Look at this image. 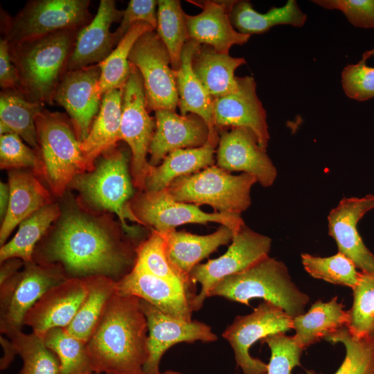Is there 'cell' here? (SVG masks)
Listing matches in <instances>:
<instances>
[{
  "label": "cell",
  "mask_w": 374,
  "mask_h": 374,
  "mask_svg": "<svg viewBox=\"0 0 374 374\" xmlns=\"http://www.w3.org/2000/svg\"><path fill=\"white\" fill-rule=\"evenodd\" d=\"M123 88L106 92L87 136L80 143L87 171L94 168L98 157L121 141Z\"/></svg>",
  "instance_id": "83f0119b"
},
{
  "label": "cell",
  "mask_w": 374,
  "mask_h": 374,
  "mask_svg": "<svg viewBox=\"0 0 374 374\" xmlns=\"http://www.w3.org/2000/svg\"><path fill=\"white\" fill-rule=\"evenodd\" d=\"M370 57L369 51H366L360 61L348 64L342 71V88L351 99L364 101L374 98V67L366 64Z\"/></svg>",
  "instance_id": "bcb514c9"
},
{
  "label": "cell",
  "mask_w": 374,
  "mask_h": 374,
  "mask_svg": "<svg viewBox=\"0 0 374 374\" xmlns=\"http://www.w3.org/2000/svg\"><path fill=\"white\" fill-rule=\"evenodd\" d=\"M8 175L10 201L0 229L1 246L23 220L53 203L51 193L33 170H10Z\"/></svg>",
  "instance_id": "484cf974"
},
{
  "label": "cell",
  "mask_w": 374,
  "mask_h": 374,
  "mask_svg": "<svg viewBox=\"0 0 374 374\" xmlns=\"http://www.w3.org/2000/svg\"><path fill=\"white\" fill-rule=\"evenodd\" d=\"M235 1H190L202 11L197 15H186L189 39L210 46L222 54H229L235 44L247 43L251 35L236 30L230 19L229 13Z\"/></svg>",
  "instance_id": "cb8c5ba5"
},
{
  "label": "cell",
  "mask_w": 374,
  "mask_h": 374,
  "mask_svg": "<svg viewBox=\"0 0 374 374\" xmlns=\"http://www.w3.org/2000/svg\"><path fill=\"white\" fill-rule=\"evenodd\" d=\"M130 64V75L123 93L121 141H124L131 151L130 174L134 186L143 191L152 166L147 155L156 121L149 114L141 75L137 68Z\"/></svg>",
  "instance_id": "30bf717a"
},
{
  "label": "cell",
  "mask_w": 374,
  "mask_h": 374,
  "mask_svg": "<svg viewBox=\"0 0 374 374\" xmlns=\"http://www.w3.org/2000/svg\"><path fill=\"white\" fill-rule=\"evenodd\" d=\"M218 142L217 131L210 133L207 141L201 147L177 149L170 152L159 165L151 166L144 190L165 189L180 177L196 173L213 166Z\"/></svg>",
  "instance_id": "4316f807"
},
{
  "label": "cell",
  "mask_w": 374,
  "mask_h": 374,
  "mask_svg": "<svg viewBox=\"0 0 374 374\" xmlns=\"http://www.w3.org/2000/svg\"><path fill=\"white\" fill-rule=\"evenodd\" d=\"M368 51L370 53L371 56H374V48Z\"/></svg>",
  "instance_id": "11a10c76"
},
{
  "label": "cell",
  "mask_w": 374,
  "mask_h": 374,
  "mask_svg": "<svg viewBox=\"0 0 374 374\" xmlns=\"http://www.w3.org/2000/svg\"><path fill=\"white\" fill-rule=\"evenodd\" d=\"M348 310H344L337 296L328 302L321 300L314 303L309 310L293 318L292 329L295 341L304 350L326 336L346 327Z\"/></svg>",
  "instance_id": "f546056e"
},
{
  "label": "cell",
  "mask_w": 374,
  "mask_h": 374,
  "mask_svg": "<svg viewBox=\"0 0 374 374\" xmlns=\"http://www.w3.org/2000/svg\"><path fill=\"white\" fill-rule=\"evenodd\" d=\"M373 209V195L344 197L328 215V233L335 240L338 252L348 258L361 271L368 273H374V255L364 244L357 226Z\"/></svg>",
  "instance_id": "d6986e66"
},
{
  "label": "cell",
  "mask_w": 374,
  "mask_h": 374,
  "mask_svg": "<svg viewBox=\"0 0 374 374\" xmlns=\"http://www.w3.org/2000/svg\"><path fill=\"white\" fill-rule=\"evenodd\" d=\"M156 33L165 44L173 71L179 70L181 53L189 40L186 14L178 0H159Z\"/></svg>",
  "instance_id": "8d00e7d4"
},
{
  "label": "cell",
  "mask_w": 374,
  "mask_h": 374,
  "mask_svg": "<svg viewBox=\"0 0 374 374\" xmlns=\"http://www.w3.org/2000/svg\"><path fill=\"white\" fill-rule=\"evenodd\" d=\"M256 182L250 175H232L213 165L175 179L166 189L177 201L240 215L251 204V190Z\"/></svg>",
  "instance_id": "52a82bcc"
},
{
  "label": "cell",
  "mask_w": 374,
  "mask_h": 374,
  "mask_svg": "<svg viewBox=\"0 0 374 374\" xmlns=\"http://www.w3.org/2000/svg\"><path fill=\"white\" fill-rule=\"evenodd\" d=\"M136 252L135 265L157 277L179 284L190 293L196 294L193 291L195 286L182 277L168 260L165 240L160 232L152 230L147 239L138 245Z\"/></svg>",
  "instance_id": "60d3db41"
},
{
  "label": "cell",
  "mask_w": 374,
  "mask_h": 374,
  "mask_svg": "<svg viewBox=\"0 0 374 374\" xmlns=\"http://www.w3.org/2000/svg\"><path fill=\"white\" fill-rule=\"evenodd\" d=\"M157 1L131 0L125 10L120 26L114 33L117 43L126 35L131 27L137 22H146L155 30L157 26Z\"/></svg>",
  "instance_id": "c3c4849f"
},
{
  "label": "cell",
  "mask_w": 374,
  "mask_h": 374,
  "mask_svg": "<svg viewBox=\"0 0 374 374\" xmlns=\"http://www.w3.org/2000/svg\"><path fill=\"white\" fill-rule=\"evenodd\" d=\"M79 30H63L31 40L8 43L19 77L20 91L28 100L53 103Z\"/></svg>",
  "instance_id": "3957f363"
},
{
  "label": "cell",
  "mask_w": 374,
  "mask_h": 374,
  "mask_svg": "<svg viewBox=\"0 0 374 374\" xmlns=\"http://www.w3.org/2000/svg\"><path fill=\"white\" fill-rule=\"evenodd\" d=\"M0 85L3 89L20 91L19 77L11 60L9 44L2 38L0 40Z\"/></svg>",
  "instance_id": "681fc988"
},
{
  "label": "cell",
  "mask_w": 374,
  "mask_h": 374,
  "mask_svg": "<svg viewBox=\"0 0 374 374\" xmlns=\"http://www.w3.org/2000/svg\"><path fill=\"white\" fill-rule=\"evenodd\" d=\"M199 44L190 39L185 44L181 66L175 71L178 107L181 115L193 113L201 116L208 124L210 133H214L218 131L213 123L214 99L198 80L191 66L193 55Z\"/></svg>",
  "instance_id": "4dcf8cb0"
},
{
  "label": "cell",
  "mask_w": 374,
  "mask_h": 374,
  "mask_svg": "<svg viewBox=\"0 0 374 374\" xmlns=\"http://www.w3.org/2000/svg\"><path fill=\"white\" fill-rule=\"evenodd\" d=\"M24 262L16 258L8 259L1 263L0 284L19 271Z\"/></svg>",
  "instance_id": "f907efd6"
},
{
  "label": "cell",
  "mask_w": 374,
  "mask_h": 374,
  "mask_svg": "<svg viewBox=\"0 0 374 374\" xmlns=\"http://www.w3.org/2000/svg\"><path fill=\"white\" fill-rule=\"evenodd\" d=\"M325 339L341 343L346 349L341 365L335 374H374V341L353 337L346 327L328 335Z\"/></svg>",
  "instance_id": "7bdbcfd3"
},
{
  "label": "cell",
  "mask_w": 374,
  "mask_h": 374,
  "mask_svg": "<svg viewBox=\"0 0 374 374\" xmlns=\"http://www.w3.org/2000/svg\"><path fill=\"white\" fill-rule=\"evenodd\" d=\"M301 262L311 276L332 284L353 289L359 278L354 263L339 252L329 257L302 253Z\"/></svg>",
  "instance_id": "b9f144b4"
},
{
  "label": "cell",
  "mask_w": 374,
  "mask_h": 374,
  "mask_svg": "<svg viewBox=\"0 0 374 374\" xmlns=\"http://www.w3.org/2000/svg\"><path fill=\"white\" fill-rule=\"evenodd\" d=\"M271 242L269 237L257 233L244 224L234 233L231 244L223 255L196 265L189 278L193 285L200 284L201 289L191 301L193 311L201 309L210 292L220 281L269 256Z\"/></svg>",
  "instance_id": "7c38bea8"
},
{
  "label": "cell",
  "mask_w": 374,
  "mask_h": 374,
  "mask_svg": "<svg viewBox=\"0 0 374 374\" xmlns=\"http://www.w3.org/2000/svg\"><path fill=\"white\" fill-rule=\"evenodd\" d=\"M148 333L141 299L115 291L87 343L93 372L145 374Z\"/></svg>",
  "instance_id": "7a4b0ae2"
},
{
  "label": "cell",
  "mask_w": 374,
  "mask_h": 374,
  "mask_svg": "<svg viewBox=\"0 0 374 374\" xmlns=\"http://www.w3.org/2000/svg\"><path fill=\"white\" fill-rule=\"evenodd\" d=\"M115 291L136 296L178 319L192 321L191 301L195 294L179 284L157 277L136 265L116 282Z\"/></svg>",
  "instance_id": "ffe728a7"
},
{
  "label": "cell",
  "mask_w": 374,
  "mask_h": 374,
  "mask_svg": "<svg viewBox=\"0 0 374 374\" xmlns=\"http://www.w3.org/2000/svg\"><path fill=\"white\" fill-rule=\"evenodd\" d=\"M129 157L127 151L117 145L97 158L92 170L75 176L69 186L78 192L77 200L84 207L116 215L124 231L132 239L136 231L126 223V220L136 222L128 206L134 186Z\"/></svg>",
  "instance_id": "277c9868"
},
{
  "label": "cell",
  "mask_w": 374,
  "mask_h": 374,
  "mask_svg": "<svg viewBox=\"0 0 374 374\" xmlns=\"http://www.w3.org/2000/svg\"><path fill=\"white\" fill-rule=\"evenodd\" d=\"M260 341L266 344L271 351L267 374H292V370L301 365L304 349L295 341L293 336L279 332L269 335Z\"/></svg>",
  "instance_id": "ee69618b"
},
{
  "label": "cell",
  "mask_w": 374,
  "mask_h": 374,
  "mask_svg": "<svg viewBox=\"0 0 374 374\" xmlns=\"http://www.w3.org/2000/svg\"><path fill=\"white\" fill-rule=\"evenodd\" d=\"M0 341L3 351V357L1 359L0 368L1 370H3L10 364L17 354L10 339L8 340L1 337Z\"/></svg>",
  "instance_id": "816d5d0a"
},
{
  "label": "cell",
  "mask_w": 374,
  "mask_h": 374,
  "mask_svg": "<svg viewBox=\"0 0 374 374\" xmlns=\"http://www.w3.org/2000/svg\"><path fill=\"white\" fill-rule=\"evenodd\" d=\"M123 10L113 0H100L96 15L78 31L66 71L80 69L100 64L112 52L118 43L110 31L112 23L121 21Z\"/></svg>",
  "instance_id": "603a6c76"
},
{
  "label": "cell",
  "mask_w": 374,
  "mask_h": 374,
  "mask_svg": "<svg viewBox=\"0 0 374 374\" xmlns=\"http://www.w3.org/2000/svg\"><path fill=\"white\" fill-rule=\"evenodd\" d=\"M292 322L283 309L264 301L250 314L235 317L222 337L231 346L236 365L244 374H267V364L251 356L249 349L258 340L292 329Z\"/></svg>",
  "instance_id": "5bb4252c"
},
{
  "label": "cell",
  "mask_w": 374,
  "mask_h": 374,
  "mask_svg": "<svg viewBox=\"0 0 374 374\" xmlns=\"http://www.w3.org/2000/svg\"><path fill=\"white\" fill-rule=\"evenodd\" d=\"M44 105L28 100L18 91L3 89L0 94V133L16 134L36 152L35 118Z\"/></svg>",
  "instance_id": "d6a6232c"
},
{
  "label": "cell",
  "mask_w": 374,
  "mask_h": 374,
  "mask_svg": "<svg viewBox=\"0 0 374 374\" xmlns=\"http://www.w3.org/2000/svg\"><path fill=\"white\" fill-rule=\"evenodd\" d=\"M129 62L141 75L149 112L175 111L179 98L175 71L169 53L154 30L145 33L136 41Z\"/></svg>",
  "instance_id": "4fadbf2b"
},
{
  "label": "cell",
  "mask_w": 374,
  "mask_h": 374,
  "mask_svg": "<svg viewBox=\"0 0 374 374\" xmlns=\"http://www.w3.org/2000/svg\"><path fill=\"white\" fill-rule=\"evenodd\" d=\"M315 4L343 12L354 26L374 28V0H315Z\"/></svg>",
  "instance_id": "7dc6e473"
},
{
  "label": "cell",
  "mask_w": 374,
  "mask_h": 374,
  "mask_svg": "<svg viewBox=\"0 0 374 374\" xmlns=\"http://www.w3.org/2000/svg\"><path fill=\"white\" fill-rule=\"evenodd\" d=\"M60 214L61 206L53 202L23 220L14 237L1 247V263L12 258H19L24 262L33 261L37 244Z\"/></svg>",
  "instance_id": "836d02e7"
},
{
  "label": "cell",
  "mask_w": 374,
  "mask_h": 374,
  "mask_svg": "<svg viewBox=\"0 0 374 374\" xmlns=\"http://www.w3.org/2000/svg\"><path fill=\"white\" fill-rule=\"evenodd\" d=\"M161 374H184V373L179 371H177L168 370L164 372H161Z\"/></svg>",
  "instance_id": "db71d44e"
},
{
  "label": "cell",
  "mask_w": 374,
  "mask_h": 374,
  "mask_svg": "<svg viewBox=\"0 0 374 374\" xmlns=\"http://www.w3.org/2000/svg\"><path fill=\"white\" fill-rule=\"evenodd\" d=\"M216 162V166L228 172L241 171L250 175L265 188L271 186L277 177L276 168L266 150L260 147L255 134L244 127L222 130Z\"/></svg>",
  "instance_id": "e0dca14e"
},
{
  "label": "cell",
  "mask_w": 374,
  "mask_h": 374,
  "mask_svg": "<svg viewBox=\"0 0 374 374\" xmlns=\"http://www.w3.org/2000/svg\"><path fill=\"white\" fill-rule=\"evenodd\" d=\"M155 30L146 22L134 24L121 39L109 55L102 62L97 91L100 98L107 91L123 89L128 79L129 56L136 41L145 33Z\"/></svg>",
  "instance_id": "d590c367"
},
{
  "label": "cell",
  "mask_w": 374,
  "mask_h": 374,
  "mask_svg": "<svg viewBox=\"0 0 374 374\" xmlns=\"http://www.w3.org/2000/svg\"><path fill=\"white\" fill-rule=\"evenodd\" d=\"M46 346L57 357L60 374H88L93 372L87 343L75 337L66 328H53L43 336Z\"/></svg>",
  "instance_id": "74e56055"
},
{
  "label": "cell",
  "mask_w": 374,
  "mask_h": 374,
  "mask_svg": "<svg viewBox=\"0 0 374 374\" xmlns=\"http://www.w3.org/2000/svg\"><path fill=\"white\" fill-rule=\"evenodd\" d=\"M39 170L37 175L61 197L74 177L87 171L73 124L67 115L43 108L36 116Z\"/></svg>",
  "instance_id": "8992f818"
},
{
  "label": "cell",
  "mask_w": 374,
  "mask_h": 374,
  "mask_svg": "<svg viewBox=\"0 0 374 374\" xmlns=\"http://www.w3.org/2000/svg\"><path fill=\"white\" fill-rule=\"evenodd\" d=\"M69 278L59 265L24 262V268L0 284V332L20 331L30 308L51 287Z\"/></svg>",
  "instance_id": "8fae6325"
},
{
  "label": "cell",
  "mask_w": 374,
  "mask_h": 374,
  "mask_svg": "<svg viewBox=\"0 0 374 374\" xmlns=\"http://www.w3.org/2000/svg\"><path fill=\"white\" fill-rule=\"evenodd\" d=\"M141 307L148 328L149 356L144 366L145 374H161L159 364L161 357L175 344L197 341L211 343L217 339V335L205 323L178 319L142 299Z\"/></svg>",
  "instance_id": "9a60e30c"
},
{
  "label": "cell",
  "mask_w": 374,
  "mask_h": 374,
  "mask_svg": "<svg viewBox=\"0 0 374 374\" xmlns=\"http://www.w3.org/2000/svg\"><path fill=\"white\" fill-rule=\"evenodd\" d=\"M88 292L70 324L69 332L87 343L105 310L107 303L115 292L114 280L105 276L84 277Z\"/></svg>",
  "instance_id": "e575fe53"
},
{
  "label": "cell",
  "mask_w": 374,
  "mask_h": 374,
  "mask_svg": "<svg viewBox=\"0 0 374 374\" xmlns=\"http://www.w3.org/2000/svg\"><path fill=\"white\" fill-rule=\"evenodd\" d=\"M70 202L37 244L33 261L59 265L68 278L102 275L118 281L134 268L138 245L107 212Z\"/></svg>",
  "instance_id": "6da1fadb"
},
{
  "label": "cell",
  "mask_w": 374,
  "mask_h": 374,
  "mask_svg": "<svg viewBox=\"0 0 374 374\" xmlns=\"http://www.w3.org/2000/svg\"><path fill=\"white\" fill-rule=\"evenodd\" d=\"M37 152L16 134L0 136V168L3 170L28 169L37 175L39 170Z\"/></svg>",
  "instance_id": "f6af8a7d"
},
{
  "label": "cell",
  "mask_w": 374,
  "mask_h": 374,
  "mask_svg": "<svg viewBox=\"0 0 374 374\" xmlns=\"http://www.w3.org/2000/svg\"><path fill=\"white\" fill-rule=\"evenodd\" d=\"M128 206L136 223L161 233L175 230L176 227L189 223L215 222L228 226L235 233L245 224L240 215L206 213L197 205L177 201L166 188L139 191Z\"/></svg>",
  "instance_id": "9c48e42d"
},
{
  "label": "cell",
  "mask_w": 374,
  "mask_h": 374,
  "mask_svg": "<svg viewBox=\"0 0 374 374\" xmlns=\"http://www.w3.org/2000/svg\"><path fill=\"white\" fill-rule=\"evenodd\" d=\"M161 233L165 240L166 253L170 263L192 285L189 276L193 269L220 246L231 242L234 235V232L224 225L208 235L175 230Z\"/></svg>",
  "instance_id": "d4e9b609"
},
{
  "label": "cell",
  "mask_w": 374,
  "mask_h": 374,
  "mask_svg": "<svg viewBox=\"0 0 374 374\" xmlns=\"http://www.w3.org/2000/svg\"><path fill=\"white\" fill-rule=\"evenodd\" d=\"M89 0H33L14 17L1 13L3 39L9 44L34 39L57 31L81 29L92 20Z\"/></svg>",
  "instance_id": "ba28073f"
},
{
  "label": "cell",
  "mask_w": 374,
  "mask_h": 374,
  "mask_svg": "<svg viewBox=\"0 0 374 374\" xmlns=\"http://www.w3.org/2000/svg\"><path fill=\"white\" fill-rule=\"evenodd\" d=\"M237 91L214 99L213 123L217 130L244 127L256 136L260 147L266 150L269 134L267 114L256 94L251 76L236 77Z\"/></svg>",
  "instance_id": "ac0fdd59"
},
{
  "label": "cell",
  "mask_w": 374,
  "mask_h": 374,
  "mask_svg": "<svg viewBox=\"0 0 374 374\" xmlns=\"http://www.w3.org/2000/svg\"><path fill=\"white\" fill-rule=\"evenodd\" d=\"M353 291V301L348 310L346 328L357 339L374 341V273L360 271Z\"/></svg>",
  "instance_id": "ab89813d"
},
{
  "label": "cell",
  "mask_w": 374,
  "mask_h": 374,
  "mask_svg": "<svg viewBox=\"0 0 374 374\" xmlns=\"http://www.w3.org/2000/svg\"><path fill=\"white\" fill-rule=\"evenodd\" d=\"M100 73L99 64L66 71L53 95V101L65 109L80 143L100 107L102 98L97 91Z\"/></svg>",
  "instance_id": "2e32d148"
},
{
  "label": "cell",
  "mask_w": 374,
  "mask_h": 374,
  "mask_svg": "<svg viewBox=\"0 0 374 374\" xmlns=\"http://www.w3.org/2000/svg\"><path fill=\"white\" fill-rule=\"evenodd\" d=\"M154 112L156 129L149 149L150 166L159 165L175 150L199 148L207 141L209 127L199 115L189 113L183 116L169 109Z\"/></svg>",
  "instance_id": "7402d4cb"
},
{
  "label": "cell",
  "mask_w": 374,
  "mask_h": 374,
  "mask_svg": "<svg viewBox=\"0 0 374 374\" xmlns=\"http://www.w3.org/2000/svg\"><path fill=\"white\" fill-rule=\"evenodd\" d=\"M245 63L244 57L218 53L205 44L197 46L191 60L194 73L213 99L237 91L235 71Z\"/></svg>",
  "instance_id": "f1b7e54d"
},
{
  "label": "cell",
  "mask_w": 374,
  "mask_h": 374,
  "mask_svg": "<svg viewBox=\"0 0 374 374\" xmlns=\"http://www.w3.org/2000/svg\"><path fill=\"white\" fill-rule=\"evenodd\" d=\"M247 305L253 299H262L294 318L304 313L310 297L293 282L285 264L269 256L246 270L226 277L210 292Z\"/></svg>",
  "instance_id": "5b68a950"
},
{
  "label": "cell",
  "mask_w": 374,
  "mask_h": 374,
  "mask_svg": "<svg viewBox=\"0 0 374 374\" xmlns=\"http://www.w3.org/2000/svg\"><path fill=\"white\" fill-rule=\"evenodd\" d=\"M8 338L23 360L19 374H60V361L46 346L43 337L20 330Z\"/></svg>",
  "instance_id": "f35d334b"
},
{
  "label": "cell",
  "mask_w": 374,
  "mask_h": 374,
  "mask_svg": "<svg viewBox=\"0 0 374 374\" xmlns=\"http://www.w3.org/2000/svg\"><path fill=\"white\" fill-rule=\"evenodd\" d=\"M10 188L8 184L1 181L0 183V216L3 220L9 205Z\"/></svg>",
  "instance_id": "f5cc1de1"
},
{
  "label": "cell",
  "mask_w": 374,
  "mask_h": 374,
  "mask_svg": "<svg viewBox=\"0 0 374 374\" xmlns=\"http://www.w3.org/2000/svg\"><path fill=\"white\" fill-rule=\"evenodd\" d=\"M229 15L235 29L249 35L265 33L278 25L302 27L307 20L295 0H288L283 6L272 8L265 13L255 10L249 1H236Z\"/></svg>",
  "instance_id": "1f68e13d"
},
{
  "label": "cell",
  "mask_w": 374,
  "mask_h": 374,
  "mask_svg": "<svg viewBox=\"0 0 374 374\" xmlns=\"http://www.w3.org/2000/svg\"><path fill=\"white\" fill-rule=\"evenodd\" d=\"M88 374H111V373H96V372H91Z\"/></svg>",
  "instance_id": "9f6ffc18"
},
{
  "label": "cell",
  "mask_w": 374,
  "mask_h": 374,
  "mask_svg": "<svg viewBox=\"0 0 374 374\" xmlns=\"http://www.w3.org/2000/svg\"><path fill=\"white\" fill-rule=\"evenodd\" d=\"M88 292L85 278H69L46 291L30 308L24 325L43 337L53 328H66L73 319Z\"/></svg>",
  "instance_id": "44dd1931"
}]
</instances>
